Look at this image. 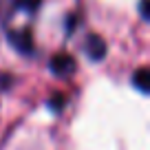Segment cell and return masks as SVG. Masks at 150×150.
<instances>
[{
  "label": "cell",
  "instance_id": "obj_2",
  "mask_svg": "<svg viewBox=\"0 0 150 150\" xmlns=\"http://www.w3.org/2000/svg\"><path fill=\"white\" fill-rule=\"evenodd\" d=\"M137 86H139L141 91H146V69H141L139 75H137Z\"/></svg>",
  "mask_w": 150,
  "mask_h": 150
},
{
  "label": "cell",
  "instance_id": "obj_1",
  "mask_svg": "<svg viewBox=\"0 0 150 150\" xmlns=\"http://www.w3.org/2000/svg\"><path fill=\"white\" fill-rule=\"evenodd\" d=\"M49 0H0V27L7 40L24 55H38L47 49L51 33Z\"/></svg>",
  "mask_w": 150,
  "mask_h": 150
}]
</instances>
